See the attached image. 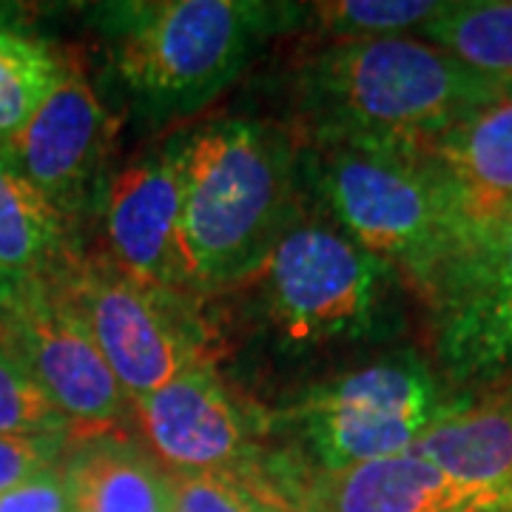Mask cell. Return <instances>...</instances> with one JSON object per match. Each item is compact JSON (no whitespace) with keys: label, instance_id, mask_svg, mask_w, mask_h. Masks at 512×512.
<instances>
[{"label":"cell","instance_id":"cell-1","mask_svg":"<svg viewBox=\"0 0 512 512\" xmlns=\"http://www.w3.org/2000/svg\"><path fill=\"white\" fill-rule=\"evenodd\" d=\"M296 111L311 143L384 140L436 148L510 97L421 37L339 40L299 66Z\"/></svg>","mask_w":512,"mask_h":512},{"label":"cell","instance_id":"cell-2","mask_svg":"<svg viewBox=\"0 0 512 512\" xmlns=\"http://www.w3.org/2000/svg\"><path fill=\"white\" fill-rule=\"evenodd\" d=\"M299 146L274 123L222 120L188 137L177 256L183 291L248 282L299 222Z\"/></svg>","mask_w":512,"mask_h":512},{"label":"cell","instance_id":"cell-3","mask_svg":"<svg viewBox=\"0 0 512 512\" xmlns=\"http://www.w3.org/2000/svg\"><path fill=\"white\" fill-rule=\"evenodd\" d=\"M313 185L342 234L421 293L473 237L436 148L384 140L311 143Z\"/></svg>","mask_w":512,"mask_h":512},{"label":"cell","instance_id":"cell-4","mask_svg":"<svg viewBox=\"0 0 512 512\" xmlns=\"http://www.w3.org/2000/svg\"><path fill=\"white\" fill-rule=\"evenodd\" d=\"M305 6L256 0H128L94 9L111 66L151 117L208 106Z\"/></svg>","mask_w":512,"mask_h":512},{"label":"cell","instance_id":"cell-5","mask_svg":"<svg viewBox=\"0 0 512 512\" xmlns=\"http://www.w3.org/2000/svg\"><path fill=\"white\" fill-rule=\"evenodd\" d=\"M393 274L339 228L305 222L282 237L251 279L279 339L339 345L379 333Z\"/></svg>","mask_w":512,"mask_h":512},{"label":"cell","instance_id":"cell-6","mask_svg":"<svg viewBox=\"0 0 512 512\" xmlns=\"http://www.w3.org/2000/svg\"><path fill=\"white\" fill-rule=\"evenodd\" d=\"M86 325L131 404L202 362V328L183 291L148 285L111 259H72L49 276Z\"/></svg>","mask_w":512,"mask_h":512},{"label":"cell","instance_id":"cell-7","mask_svg":"<svg viewBox=\"0 0 512 512\" xmlns=\"http://www.w3.org/2000/svg\"><path fill=\"white\" fill-rule=\"evenodd\" d=\"M453 402L413 353H393L305 393L288 413L316 473L407 453Z\"/></svg>","mask_w":512,"mask_h":512},{"label":"cell","instance_id":"cell-8","mask_svg":"<svg viewBox=\"0 0 512 512\" xmlns=\"http://www.w3.org/2000/svg\"><path fill=\"white\" fill-rule=\"evenodd\" d=\"M0 350L40 384L72 436L120 430L131 399L49 276L20 279L0 308Z\"/></svg>","mask_w":512,"mask_h":512},{"label":"cell","instance_id":"cell-9","mask_svg":"<svg viewBox=\"0 0 512 512\" xmlns=\"http://www.w3.org/2000/svg\"><path fill=\"white\" fill-rule=\"evenodd\" d=\"M424 302L453 379L484 382L512 370V208L473 231Z\"/></svg>","mask_w":512,"mask_h":512},{"label":"cell","instance_id":"cell-10","mask_svg":"<svg viewBox=\"0 0 512 512\" xmlns=\"http://www.w3.org/2000/svg\"><path fill=\"white\" fill-rule=\"evenodd\" d=\"M114 120L89 80L66 66L63 80L0 154L63 217L86 211L103 191Z\"/></svg>","mask_w":512,"mask_h":512},{"label":"cell","instance_id":"cell-11","mask_svg":"<svg viewBox=\"0 0 512 512\" xmlns=\"http://www.w3.org/2000/svg\"><path fill=\"white\" fill-rule=\"evenodd\" d=\"M148 450L165 473L234 476L251 487V421L214 370L197 365L134 402Z\"/></svg>","mask_w":512,"mask_h":512},{"label":"cell","instance_id":"cell-12","mask_svg":"<svg viewBox=\"0 0 512 512\" xmlns=\"http://www.w3.org/2000/svg\"><path fill=\"white\" fill-rule=\"evenodd\" d=\"M185 165L188 140H174L111 177L103 194L111 262L140 282L171 291H183L177 237L183 220Z\"/></svg>","mask_w":512,"mask_h":512},{"label":"cell","instance_id":"cell-13","mask_svg":"<svg viewBox=\"0 0 512 512\" xmlns=\"http://www.w3.org/2000/svg\"><path fill=\"white\" fill-rule=\"evenodd\" d=\"M410 450L490 512H512V370L453 399Z\"/></svg>","mask_w":512,"mask_h":512},{"label":"cell","instance_id":"cell-14","mask_svg":"<svg viewBox=\"0 0 512 512\" xmlns=\"http://www.w3.org/2000/svg\"><path fill=\"white\" fill-rule=\"evenodd\" d=\"M57 467L72 512H171L168 473L123 430L69 436Z\"/></svg>","mask_w":512,"mask_h":512},{"label":"cell","instance_id":"cell-15","mask_svg":"<svg viewBox=\"0 0 512 512\" xmlns=\"http://www.w3.org/2000/svg\"><path fill=\"white\" fill-rule=\"evenodd\" d=\"M464 211L481 228L512 208V97L478 111L436 146Z\"/></svg>","mask_w":512,"mask_h":512},{"label":"cell","instance_id":"cell-16","mask_svg":"<svg viewBox=\"0 0 512 512\" xmlns=\"http://www.w3.org/2000/svg\"><path fill=\"white\" fill-rule=\"evenodd\" d=\"M69 259V217L0 154V271L12 279H35L52 276Z\"/></svg>","mask_w":512,"mask_h":512},{"label":"cell","instance_id":"cell-17","mask_svg":"<svg viewBox=\"0 0 512 512\" xmlns=\"http://www.w3.org/2000/svg\"><path fill=\"white\" fill-rule=\"evenodd\" d=\"M419 35L512 97V0L447 3Z\"/></svg>","mask_w":512,"mask_h":512},{"label":"cell","instance_id":"cell-18","mask_svg":"<svg viewBox=\"0 0 512 512\" xmlns=\"http://www.w3.org/2000/svg\"><path fill=\"white\" fill-rule=\"evenodd\" d=\"M63 74L66 66L43 40L0 29V143L35 117Z\"/></svg>","mask_w":512,"mask_h":512},{"label":"cell","instance_id":"cell-19","mask_svg":"<svg viewBox=\"0 0 512 512\" xmlns=\"http://www.w3.org/2000/svg\"><path fill=\"white\" fill-rule=\"evenodd\" d=\"M447 3L430 0H333L311 3L308 15L319 23L322 35L339 40H370V37H402L404 32H421L436 20Z\"/></svg>","mask_w":512,"mask_h":512},{"label":"cell","instance_id":"cell-20","mask_svg":"<svg viewBox=\"0 0 512 512\" xmlns=\"http://www.w3.org/2000/svg\"><path fill=\"white\" fill-rule=\"evenodd\" d=\"M0 436L69 439V421L60 416L40 384L0 350Z\"/></svg>","mask_w":512,"mask_h":512},{"label":"cell","instance_id":"cell-21","mask_svg":"<svg viewBox=\"0 0 512 512\" xmlns=\"http://www.w3.org/2000/svg\"><path fill=\"white\" fill-rule=\"evenodd\" d=\"M171 512H282L234 476L168 473Z\"/></svg>","mask_w":512,"mask_h":512},{"label":"cell","instance_id":"cell-22","mask_svg":"<svg viewBox=\"0 0 512 512\" xmlns=\"http://www.w3.org/2000/svg\"><path fill=\"white\" fill-rule=\"evenodd\" d=\"M69 439L0 436V495L23 481L57 467Z\"/></svg>","mask_w":512,"mask_h":512},{"label":"cell","instance_id":"cell-23","mask_svg":"<svg viewBox=\"0 0 512 512\" xmlns=\"http://www.w3.org/2000/svg\"><path fill=\"white\" fill-rule=\"evenodd\" d=\"M0 512H72L60 470L52 467L6 490L0 495Z\"/></svg>","mask_w":512,"mask_h":512},{"label":"cell","instance_id":"cell-24","mask_svg":"<svg viewBox=\"0 0 512 512\" xmlns=\"http://www.w3.org/2000/svg\"><path fill=\"white\" fill-rule=\"evenodd\" d=\"M20 279H12V276H6L3 271H0V308L12 299V293H15V288H18Z\"/></svg>","mask_w":512,"mask_h":512}]
</instances>
